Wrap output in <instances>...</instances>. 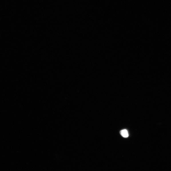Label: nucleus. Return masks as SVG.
I'll use <instances>...</instances> for the list:
<instances>
[{
	"instance_id": "obj_1",
	"label": "nucleus",
	"mask_w": 171,
	"mask_h": 171,
	"mask_svg": "<svg viewBox=\"0 0 171 171\" xmlns=\"http://www.w3.org/2000/svg\"><path fill=\"white\" fill-rule=\"evenodd\" d=\"M120 134L124 138H126L128 137L129 136L128 131L126 129H124L121 131Z\"/></svg>"
}]
</instances>
